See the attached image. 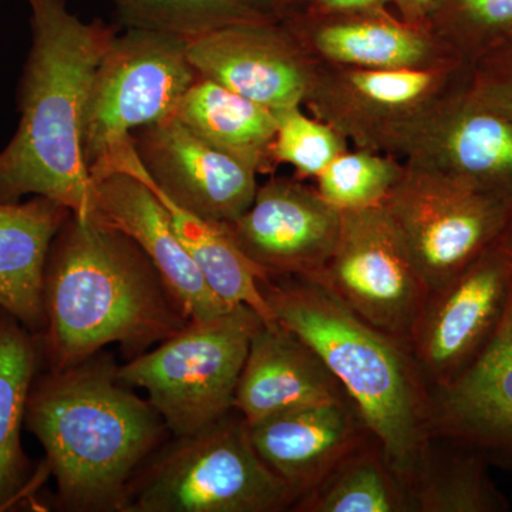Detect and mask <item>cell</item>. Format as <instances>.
I'll return each mask as SVG.
<instances>
[{
  "instance_id": "obj_1",
  "label": "cell",
  "mask_w": 512,
  "mask_h": 512,
  "mask_svg": "<svg viewBox=\"0 0 512 512\" xmlns=\"http://www.w3.org/2000/svg\"><path fill=\"white\" fill-rule=\"evenodd\" d=\"M43 305V353L52 370L111 343L140 356L190 322L143 249L92 212H72L53 239Z\"/></svg>"
},
{
  "instance_id": "obj_2",
  "label": "cell",
  "mask_w": 512,
  "mask_h": 512,
  "mask_svg": "<svg viewBox=\"0 0 512 512\" xmlns=\"http://www.w3.org/2000/svg\"><path fill=\"white\" fill-rule=\"evenodd\" d=\"M30 46L20 73L15 134L0 150V202L46 197L73 214L92 211L83 119L97 66L117 29L83 22L66 0H26Z\"/></svg>"
},
{
  "instance_id": "obj_3",
  "label": "cell",
  "mask_w": 512,
  "mask_h": 512,
  "mask_svg": "<svg viewBox=\"0 0 512 512\" xmlns=\"http://www.w3.org/2000/svg\"><path fill=\"white\" fill-rule=\"evenodd\" d=\"M97 355L40 372L25 427L45 450L59 507L124 512L128 485L171 433L151 403L120 382L117 366Z\"/></svg>"
},
{
  "instance_id": "obj_4",
  "label": "cell",
  "mask_w": 512,
  "mask_h": 512,
  "mask_svg": "<svg viewBox=\"0 0 512 512\" xmlns=\"http://www.w3.org/2000/svg\"><path fill=\"white\" fill-rule=\"evenodd\" d=\"M259 285L276 322L322 359L412 494L433 440L429 389L409 346L367 323L312 279L269 276Z\"/></svg>"
},
{
  "instance_id": "obj_5",
  "label": "cell",
  "mask_w": 512,
  "mask_h": 512,
  "mask_svg": "<svg viewBox=\"0 0 512 512\" xmlns=\"http://www.w3.org/2000/svg\"><path fill=\"white\" fill-rule=\"evenodd\" d=\"M293 504L234 409L157 448L128 485L124 512H279Z\"/></svg>"
},
{
  "instance_id": "obj_6",
  "label": "cell",
  "mask_w": 512,
  "mask_h": 512,
  "mask_svg": "<svg viewBox=\"0 0 512 512\" xmlns=\"http://www.w3.org/2000/svg\"><path fill=\"white\" fill-rule=\"evenodd\" d=\"M262 323L247 305L190 320L156 348L117 366V377L146 390L171 436H187L234 410L239 376Z\"/></svg>"
},
{
  "instance_id": "obj_7",
  "label": "cell",
  "mask_w": 512,
  "mask_h": 512,
  "mask_svg": "<svg viewBox=\"0 0 512 512\" xmlns=\"http://www.w3.org/2000/svg\"><path fill=\"white\" fill-rule=\"evenodd\" d=\"M383 204L430 292L487 252L512 251V212L450 175L406 165Z\"/></svg>"
},
{
  "instance_id": "obj_8",
  "label": "cell",
  "mask_w": 512,
  "mask_h": 512,
  "mask_svg": "<svg viewBox=\"0 0 512 512\" xmlns=\"http://www.w3.org/2000/svg\"><path fill=\"white\" fill-rule=\"evenodd\" d=\"M200 79L187 40L128 28L103 56L87 94L83 154L90 170L137 128L174 116Z\"/></svg>"
},
{
  "instance_id": "obj_9",
  "label": "cell",
  "mask_w": 512,
  "mask_h": 512,
  "mask_svg": "<svg viewBox=\"0 0 512 512\" xmlns=\"http://www.w3.org/2000/svg\"><path fill=\"white\" fill-rule=\"evenodd\" d=\"M133 175L181 210L212 224L227 225L251 207L256 171L211 147L174 116L137 128L90 170Z\"/></svg>"
},
{
  "instance_id": "obj_10",
  "label": "cell",
  "mask_w": 512,
  "mask_h": 512,
  "mask_svg": "<svg viewBox=\"0 0 512 512\" xmlns=\"http://www.w3.org/2000/svg\"><path fill=\"white\" fill-rule=\"evenodd\" d=\"M308 279L407 346L430 295L384 204L340 211L335 248Z\"/></svg>"
},
{
  "instance_id": "obj_11",
  "label": "cell",
  "mask_w": 512,
  "mask_h": 512,
  "mask_svg": "<svg viewBox=\"0 0 512 512\" xmlns=\"http://www.w3.org/2000/svg\"><path fill=\"white\" fill-rule=\"evenodd\" d=\"M512 295V251L493 249L430 292L409 349L427 389L457 376L493 338Z\"/></svg>"
},
{
  "instance_id": "obj_12",
  "label": "cell",
  "mask_w": 512,
  "mask_h": 512,
  "mask_svg": "<svg viewBox=\"0 0 512 512\" xmlns=\"http://www.w3.org/2000/svg\"><path fill=\"white\" fill-rule=\"evenodd\" d=\"M389 151L407 167L473 185L512 212V120L471 99L466 86L404 128Z\"/></svg>"
},
{
  "instance_id": "obj_13",
  "label": "cell",
  "mask_w": 512,
  "mask_h": 512,
  "mask_svg": "<svg viewBox=\"0 0 512 512\" xmlns=\"http://www.w3.org/2000/svg\"><path fill=\"white\" fill-rule=\"evenodd\" d=\"M468 64L461 60L417 69H352L319 80L308 100L330 126L363 147L389 150L404 128L447 96L451 77Z\"/></svg>"
},
{
  "instance_id": "obj_14",
  "label": "cell",
  "mask_w": 512,
  "mask_h": 512,
  "mask_svg": "<svg viewBox=\"0 0 512 512\" xmlns=\"http://www.w3.org/2000/svg\"><path fill=\"white\" fill-rule=\"evenodd\" d=\"M200 77L279 113L308 100L316 70L281 22L225 26L187 42Z\"/></svg>"
},
{
  "instance_id": "obj_15",
  "label": "cell",
  "mask_w": 512,
  "mask_h": 512,
  "mask_svg": "<svg viewBox=\"0 0 512 512\" xmlns=\"http://www.w3.org/2000/svg\"><path fill=\"white\" fill-rule=\"evenodd\" d=\"M224 228L258 269L259 281L269 276L311 278L335 248L340 211L318 191L274 178L258 187L251 207Z\"/></svg>"
},
{
  "instance_id": "obj_16",
  "label": "cell",
  "mask_w": 512,
  "mask_h": 512,
  "mask_svg": "<svg viewBox=\"0 0 512 512\" xmlns=\"http://www.w3.org/2000/svg\"><path fill=\"white\" fill-rule=\"evenodd\" d=\"M431 440L512 470V295L500 326L457 376L429 387Z\"/></svg>"
},
{
  "instance_id": "obj_17",
  "label": "cell",
  "mask_w": 512,
  "mask_h": 512,
  "mask_svg": "<svg viewBox=\"0 0 512 512\" xmlns=\"http://www.w3.org/2000/svg\"><path fill=\"white\" fill-rule=\"evenodd\" d=\"M90 212L143 249L188 319H210L234 308L211 291L181 244L170 212L143 181L126 173L92 178Z\"/></svg>"
},
{
  "instance_id": "obj_18",
  "label": "cell",
  "mask_w": 512,
  "mask_h": 512,
  "mask_svg": "<svg viewBox=\"0 0 512 512\" xmlns=\"http://www.w3.org/2000/svg\"><path fill=\"white\" fill-rule=\"evenodd\" d=\"M249 434L256 453L288 485L295 504L373 437L348 394L251 424Z\"/></svg>"
},
{
  "instance_id": "obj_19",
  "label": "cell",
  "mask_w": 512,
  "mask_h": 512,
  "mask_svg": "<svg viewBox=\"0 0 512 512\" xmlns=\"http://www.w3.org/2000/svg\"><path fill=\"white\" fill-rule=\"evenodd\" d=\"M311 346L281 323H262L249 345L234 409L251 424L345 396Z\"/></svg>"
},
{
  "instance_id": "obj_20",
  "label": "cell",
  "mask_w": 512,
  "mask_h": 512,
  "mask_svg": "<svg viewBox=\"0 0 512 512\" xmlns=\"http://www.w3.org/2000/svg\"><path fill=\"white\" fill-rule=\"evenodd\" d=\"M281 23L302 46H312L329 62L353 69L434 66L429 63L434 46L429 30L394 19L387 9L360 13L303 10Z\"/></svg>"
},
{
  "instance_id": "obj_21",
  "label": "cell",
  "mask_w": 512,
  "mask_h": 512,
  "mask_svg": "<svg viewBox=\"0 0 512 512\" xmlns=\"http://www.w3.org/2000/svg\"><path fill=\"white\" fill-rule=\"evenodd\" d=\"M70 214L69 208L46 197L0 202V309L39 335L46 328L47 255Z\"/></svg>"
},
{
  "instance_id": "obj_22",
  "label": "cell",
  "mask_w": 512,
  "mask_h": 512,
  "mask_svg": "<svg viewBox=\"0 0 512 512\" xmlns=\"http://www.w3.org/2000/svg\"><path fill=\"white\" fill-rule=\"evenodd\" d=\"M45 363L42 335L0 309V512L35 490L36 474L22 444L33 382Z\"/></svg>"
},
{
  "instance_id": "obj_23",
  "label": "cell",
  "mask_w": 512,
  "mask_h": 512,
  "mask_svg": "<svg viewBox=\"0 0 512 512\" xmlns=\"http://www.w3.org/2000/svg\"><path fill=\"white\" fill-rule=\"evenodd\" d=\"M174 117L205 143L256 173H268L274 167L275 113L241 94L200 77L185 93Z\"/></svg>"
},
{
  "instance_id": "obj_24",
  "label": "cell",
  "mask_w": 512,
  "mask_h": 512,
  "mask_svg": "<svg viewBox=\"0 0 512 512\" xmlns=\"http://www.w3.org/2000/svg\"><path fill=\"white\" fill-rule=\"evenodd\" d=\"M141 181V180H140ZM144 183V181H143ZM170 212L171 222L181 244L187 249L198 271L212 292L229 306L247 305L265 323L276 319L259 285L258 269L234 244L224 225L212 224L181 210L153 185L144 183Z\"/></svg>"
},
{
  "instance_id": "obj_25",
  "label": "cell",
  "mask_w": 512,
  "mask_h": 512,
  "mask_svg": "<svg viewBox=\"0 0 512 512\" xmlns=\"http://www.w3.org/2000/svg\"><path fill=\"white\" fill-rule=\"evenodd\" d=\"M302 512H414L409 488L375 437L343 458L322 483L293 505Z\"/></svg>"
},
{
  "instance_id": "obj_26",
  "label": "cell",
  "mask_w": 512,
  "mask_h": 512,
  "mask_svg": "<svg viewBox=\"0 0 512 512\" xmlns=\"http://www.w3.org/2000/svg\"><path fill=\"white\" fill-rule=\"evenodd\" d=\"M450 453H433L412 488L419 512H501L510 510L503 493L488 474L487 461L473 451L454 446Z\"/></svg>"
},
{
  "instance_id": "obj_27",
  "label": "cell",
  "mask_w": 512,
  "mask_h": 512,
  "mask_svg": "<svg viewBox=\"0 0 512 512\" xmlns=\"http://www.w3.org/2000/svg\"><path fill=\"white\" fill-rule=\"evenodd\" d=\"M426 29L471 66L512 47V0H437Z\"/></svg>"
},
{
  "instance_id": "obj_28",
  "label": "cell",
  "mask_w": 512,
  "mask_h": 512,
  "mask_svg": "<svg viewBox=\"0 0 512 512\" xmlns=\"http://www.w3.org/2000/svg\"><path fill=\"white\" fill-rule=\"evenodd\" d=\"M128 28L153 30L190 40L212 30L272 20L242 0H113Z\"/></svg>"
},
{
  "instance_id": "obj_29",
  "label": "cell",
  "mask_w": 512,
  "mask_h": 512,
  "mask_svg": "<svg viewBox=\"0 0 512 512\" xmlns=\"http://www.w3.org/2000/svg\"><path fill=\"white\" fill-rule=\"evenodd\" d=\"M403 167L373 151L340 154L319 175V194L339 211L383 204L402 177Z\"/></svg>"
},
{
  "instance_id": "obj_30",
  "label": "cell",
  "mask_w": 512,
  "mask_h": 512,
  "mask_svg": "<svg viewBox=\"0 0 512 512\" xmlns=\"http://www.w3.org/2000/svg\"><path fill=\"white\" fill-rule=\"evenodd\" d=\"M278 120L272 160L292 165L305 177L318 178L333 161L345 153L342 137L330 124L303 114L299 107L275 113Z\"/></svg>"
},
{
  "instance_id": "obj_31",
  "label": "cell",
  "mask_w": 512,
  "mask_h": 512,
  "mask_svg": "<svg viewBox=\"0 0 512 512\" xmlns=\"http://www.w3.org/2000/svg\"><path fill=\"white\" fill-rule=\"evenodd\" d=\"M468 72V96L512 120V47L478 60Z\"/></svg>"
},
{
  "instance_id": "obj_32",
  "label": "cell",
  "mask_w": 512,
  "mask_h": 512,
  "mask_svg": "<svg viewBox=\"0 0 512 512\" xmlns=\"http://www.w3.org/2000/svg\"><path fill=\"white\" fill-rule=\"evenodd\" d=\"M394 0H309L305 10L318 13H360L387 9Z\"/></svg>"
},
{
  "instance_id": "obj_33",
  "label": "cell",
  "mask_w": 512,
  "mask_h": 512,
  "mask_svg": "<svg viewBox=\"0 0 512 512\" xmlns=\"http://www.w3.org/2000/svg\"><path fill=\"white\" fill-rule=\"evenodd\" d=\"M242 2L272 22H284L291 16L303 12L309 0H242Z\"/></svg>"
},
{
  "instance_id": "obj_34",
  "label": "cell",
  "mask_w": 512,
  "mask_h": 512,
  "mask_svg": "<svg viewBox=\"0 0 512 512\" xmlns=\"http://www.w3.org/2000/svg\"><path fill=\"white\" fill-rule=\"evenodd\" d=\"M437 0H394V5L399 9L402 20L413 26L426 28L431 10Z\"/></svg>"
}]
</instances>
